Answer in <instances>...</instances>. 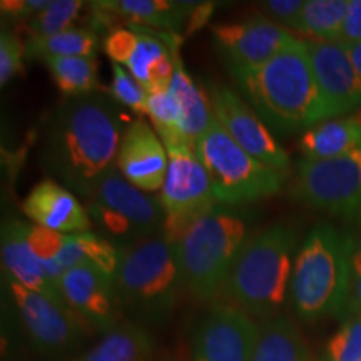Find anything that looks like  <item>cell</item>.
Segmentation results:
<instances>
[{
  "instance_id": "6da1fadb",
  "label": "cell",
  "mask_w": 361,
  "mask_h": 361,
  "mask_svg": "<svg viewBox=\"0 0 361 361\" xmlns=\"http://www.w3.org/2000/svg\"><path fill=\"white\" fill-rule=\"evenodd\" d=\"M121 112L106 96L90 94L66 99L45 126L44 168L75 196L90 200L116 168L121 137Z\"/></svg>"
},
{
  "instance_id": "7a4b0ae2",
  "label": "cell",
  "mask_w": 361,
  "mask_h": 361,
  "mask_svg": "<svg viewBox=\"0 0 361 361\" xmlns=\"http://www.w3.org/2000/svg\"><path fill=\"white\" fill-rule=\"evenodd\" d=\"M238 92L278 134H295L333 119L311 59L301 40L266 64L229 69Z\"/></svg>"
},
{
  "instance_id": "3957f363",
  "label": "cell",
  "mask_w": 361,
  "mask_h": 361,
  "mask_svg": "<svg viewBox=\"0 0 361 361\" xmlns=\"http://www.w3.org/2000/svg\"><path fill=\"white\" fill-rule=\"evenodd\" d=\"M258 213L250 206L218 204L191 223L174 243L184 288L200 300H211L256 233Z\"/></svg>"
},
{
  "instance_id": "277c9868",
  "label": "cell",
  "mask_w": 361,
  "mask_h": 361,
  "mask_svg": "<svg viewBox=\"0 0 361 361\" xmlns=\"http://www.w3.org/2000/svg\"><path fill=\"white\" fill-rule=\"evenodd\" d=\"M355 234L323 223L306 234L293 271L291 301L305 322L351 311V255Z\"/></svg>"
},
{
  "instance_id": "5b68a950",
  "label": "cell",
  "mask_w": 361,
  "mask_h": 361,
  "mask_svg": "<svg viewBox=\"0 0 361 361\" xmlns=\"http://www.w3.org/2000/svg\"><path fill=\"white\" fill-rule=\"evenodd\" d=\"M300 246L295 229L271 224L252 236L224 284L234 306L250 316L276 318L291 300L295 261Z\"/></svg>"
},
{
  "instance_id": "8992f818",
  "label": "cell",
  "mask_w": 361,
  "mask_h": 361,
  "mask_svg": "<svg viewBox=\"0 0 361 361\" xmlns=\"http://www.w3.org/2000/svg\"><path fill=\"white\" fill-rule=\"evenodd\" d=\"M114 284L121 305L139 322H168L184 286L173 243L159 234L121 247V264Z\"/></svg>"
},
{
  "instance_id": "52a82bcc",
  "label": "cell",
  "mask_w": 361,
  "mask_h": 361,
  "mask_svg": "<svg viewBox=\"0 0 361 361\" xmlns=\"http://www.w3.org/2000/svg\"><path fill=\"white\" fill-rule=\"evenodd\" d=\"M194 151L209 174L219 204L250 206L278 194L286 180V173L269 168L239 147L214 116Z\"/></svg>"
},
{
  "instance_id": "ba28073f",
  "label": "cell",
  "mask_w": 361,
  "mask_h": 361,
  "mask_svg": "<svg viewBox=\"0 0 361 361\" xmlns=\"http://www.w3.org/2000/svg\"><path fill=\"white\" fill-rule=\"evenodd\" d=\"M87 213L101 236L117 247L162 234L164 209L159 197L134 188L114 169L87 201Z\"/></svg>"
},
{
  "instance_id": "9c48e42d",
  "label": "cell",
  "mask_w": 361,
  "mask_h": 361,
  "mask_svg": "<svg viewBox=\"0 0 361 361\" xmlns=\"http://www.w3.org/2000/svg\"><path fill=\"white\" fill-rule=\"evenodd\" d=\"M293 197L340 218L361 214V144L340 157L298 162Z\"/></svg>"
},
{
  "instance_id": "30bf717a",
  "label": "cell",
  "mask_w": 361,
  "mask_h": 361,
  "mask_svg": "<svg viewBox=\"0 0 361 361\" xmlns=\"http://www.w3.org/2000/svg\"><path fill=\"white\" fill-rule=\"evenodd\" d=\"M180 35L128 25L109 30L102 49L114 64L123 66L147 92L168 89L179 59Z\"/></svg>"
},
{
  "instance_id": "8fae6325",
  "label": "cell",
  "mask_w": 361,
  "mask_h": 361,
  "mask_svg": "<svg viewBox=\"0 0 361 361\" xmlns=\"http://www.w3.org/2000/svg\"><path fill=\"white\" fill-rule=\"evenodd\" d=\"M168 149L169 164L159 201L166 219L162 236L174 245L186 228L219 202L207 171L191 146Z\"/></svg>"
},
{
  "instance_id": "7c38bea8",
  "label": "cell",
  "mask_w": 361,
  "mask_h": 361,
  "mask_svg": "<svg viewBox=\"0 0 361 361\" xmlns=\"http://www.w3.org/2000/svg\"><path fill=\"white\" fill-rule=\"evenodd\" d=\"M206 92L214 119L226 134L247 154L268 164L269 168L286 173L290 168V156L278 142L273 130L264 124L241 94L219 82L207 84Z\"/></svg>"
},
{
  "instance_id": "4fadbf2b",
  "label": "cell",
  "mask_w": 361,
  "mask_h": 361,
  "mask_svg": "<svg viewBox=\"0 0 361 361\" xmlns=\"http://www.w3.org/2000/svg\"><path fill=\"white\" fill-rule=\"evenodd\" d=\"M6 283L22 326L39 353H64L79 345L87 324L74 311L27 290L7 274Z\"/></svg>"
},
{
  "instance_id": "5bb4252c",
  "label": "cell",
  "mask_w": 361,
  "mask_h": 361,
  "mask_svg": "<svg viewBox=\"0 0 361 361\" xmlns=\"http://www.w3.org/2000/svg\"><path fill=\"white\" fill-rule=\"evenodd\" d=\"M211 37L228 69L266 64L301 42L286 27L264 17L216 24L211 27Z\"/></svg>"
},
{
  "instance_id": "9a60e30c",
  "label": "cell",
  "mask_w": 361,
  "mask_h": 361,
  "mask_svg": "<svg viewBox=\"0 0 361 361\" xmlns=\"http://www.w3.org/2000/svg\"><path fill=\"white\" fill-rule=\"evenodd\" d=\"M259 326L234 305H214L196 324L192 361H252Z\"/></svg>"
},
{
  "instance_id": "2e32d148",
  "label": "cell",
  "mask_w": 361,
  "mask_h": 361,
  "mask_svg": "<svg viewBox=\"0 0 361 361\" xmlns=\"http://www.w3.org/2000/svg\"><path fill=\"white\" fill-rule=\"evenodd\" d=\"M69 308L96 331H112L121 324V305L116 284L90 264L67 269L61 283Z\"/></svg>"
},
{
  "instance_id": "e0dca14e",
  "label": "cell",
  "mask_w": 361,
  "mask_h": 361,
  "mask_svg": "<svg viewBox=\"0 0 361 361\" xmlns=\"http://www.w3.org/2000/svg\"><path fill=\"white\" fill-rule=\"evenodd\" d=\"M168 164V149L156 130L141 117L130 121L121 137L116 161L123 178L144 192L161 191Z\"/></svg>"
},
{
  "instance_id": "ac0fdd59",
  "label": "cell",
  "mask_w": 361,
  "mask_h": 361,
  "mask_svg": "<svg viewBox=\"0 0 361 361\" xmlns=\"http://www.w3.org/2000/svg\"><path fill=\"white\" fill-rule=\"evenodd\" d=\"M316 79L335 117L361 112V75L340 44L303 40Z\"/></svg>"
},
{
  "instance_id": "d6986e66",
  "label": "cell",
  "mask_w": 361,
  "mask_h": 361,
  "mask_svg": "<svg viewBox=\"0 0 361 361\" xmlns=\"http://www.w3.org/2000/svg\"><path fill=\"white\" fill-rule=\"evenodd\" d=\"M201 2H179V0H102L90 2L92 24L96 29L111 25L114 19L128 22V25L147 27L166 30L169 34L179 32L188 27L192 30L196 8Z\"/></svg>"
},
{
  "instance_id": "ffe728a7",
  "label": "cell",
  "mask_w": 361,
  "mask_h": 361,
  "mask_svg": "<svg viewBox=\"0 0 361 361\" xmlns=\"http://www.w3.org/2000/svg\"><path fill=\"white\" fill-rule=\"evenodd\" d=\"M22 211L32 224L61 234L89 231L92 221L79 197L52 178H45L30 189L22 201Z\"/></svg>"
},
{
  "instance_id": "44dd1931",
  "label": "cell",
  "mask_w": 361,
  "mask_h": 361,
  "mask_svg": "<svg viewBox=\"0 0 361 361\" xmlns=\"http://www.w3.org/2000/svg\"><path fill=\"white\" fill-rule=\"evenodd\" d=\"M25 223L19 219H7L2 224L0 233V255H2L4 274L12 278L27 290L39 293L54 303L67 306L64 295L54 286L45 271L30 250L25 238ZM69 308V306H67Z\"/></svg>"
},
{
  "instance_id": "7402d4cb",
  "label": "cell",
  "mask_w": 361,
  "mask_h": 361,
  "mask_svg": "<svg viewBox=\"0 0 361 361\" xmlns=\"http://www.w3.org/2000/svg\"><path fill=\"white\" fill-rule=\"evenodd\" d=\"M361 144V112L333 117L305 130L300 137V151L306 161L340 157Z\"/></svg>"
},
{
  "instance_id": "603a6c76",
  "label": "cell",
  "mask_w": 361,
  "mask_h": 361,
  "mask_svg": "<svg viewBox=\"0 0 361 361\" xmlns=\"http://www.w3.org/2000/svg\"><path fill=\"white\" fill-rule=\"evenodd\" d=\"M169 87L180 107V128H183L184 141L188 146L196 147L201 135L209 129L211 121H213V111H211L206 87H201L191 78V74L184 69L183 62H179L176 67Z\"/></svg>"
},
{
  "instance_id": "cb8c5ba5",
  "label": "cell",
  "mask_w": 361,
  "mask_h": 361,
  "mask_svg": "<svg viewBox=\"0 0 361 361\" xmlns=\"http://www.w3.org/2000/svg\"><path fill=\"white\" fill-rule=\"evenodd\" d=\"M59 263L64 273L75 266L90 264L116 281L121 264V247L92 231L66 234Z\"/></svg>"
},
{
  "instance_id": "d4e9b609",
  "label": "cell",
  "mask_w": 361,
  "mask_h": 361,
  "mask_svg": "<svg viewBox=\"0 0 361 361\" xmlns=\"http://www.w3.org/2000/svg\"><path fill=\"white\" fill-rule=\"evenodd\" d=\"M152 338L141 324L123 323L74 361H147Z\"/></svg>"
},
{
  "instance_id": "484cf974",
  "label": "cell",
  "mask_w": 361,
  "mask_h": 361,
  "mask_svg": "<svg viewBox=\"0 0 361 361\" xmlns=\"http://www.w3.org/2000/svg\"><path fill=\"white\" fill-rule=\"evenodd\" d=\"M252 361H311V356L295 323L276 316L259 326Z\"/></svg>"
},
{
  "instance_id": "4316f807",
  "label": "cell",
  "mask_w": 361,
  "mask_h": 361,
  "mask_svg": "<svg viewBox=\"0 0 361 361\" xmlns=\"http://www.w3.org/2000/svg\"><path fill=\"white\" fill-rule=\"evenodd\" d=\"M27 61L45 62L62 57H96L99 37L96 29L79 27L49 37H29L25 40Z\"/></svg>"
},
{
  "instance_id": "83f0119b",
  "label": "cell",
  "mask_w": 361,
  "mask_h": 361,
  "mask_svg": "<svg viewBox=\"0 0 361 361\" xmlns=\"http://www.w3.org/2000/svg\"><path fill=\"white\" fill-rule=\"evenodd\" d=\"M348 12V0H305L295 29L306 40L338 44L343 22Z\"/></svg>"
},
{
  "instance_id": "f1b7e54d",
  "label": "cell",
  "mask_w": 361,
  "mask_h": 361,
  "mask_svg": "<svg viewBox=\"0 0 361 361\" xmlns=\"http://www.w3.org/2000/svg\"><path fill=\"white\" fill-rule=\"evenodd\" d=\"M59 92L67 99L94 94L97 87L96 57H62L44 62Z\"/></svg>"
},
{
  "instance_id": "f546056e",
  "label": "cell",
  "mask_w": 361,
  "mask_h": 361,
  "mask_svg": "<svg viewBox=\"0 0 361 361\" xmlns=\"http://www.w3.org/2000/svg\"><path fill=\"white\" fill-rule=\"evenodd\" d=\"M147 116L166 147L188 146L180 128V107L174 92L168 89L154 90L147 96Z\"/></svg>"
},
{
  "instance_id": "4dcf8cb0",
  "label": "cell",
  "mask_w": 361,
  "mask_h": 361,
  "mask_svg": "<svg viewBox=\"0 0 361 361\" xmlns=\"http://www.w3.org/2000/svg\"><path fill=\"white\" fill-rule=\"evenodd\" d=\"M24 229L27 243H29L30 250L34 251V255L37 256L40 264H42L47 278L51 279L57 290H61L62 278H64V269L61 268L59 258H61V251L62 245H64L66 234L51 231V229H45L42 226L32 223H25Z\"/></svg>"
},
{
  "instance_id": "1f68e13d",
  "label": "cell",
  "mask_w": 361,
  "mask_h": 361,
  "mask_svg": "<svg viewBox=\"0 0 361 361\" xmlns=\"http://www.w3.org/2000/svg\"><path fill=\"white\" fill-rule=\"evenodd\" d=\"M85 6L80 0H52L51 6L25 22L29 37H49L72 29V22Z\"/></svg>"
},
{
  "instance_id": "d6a6232c",
  "label": "cell",
  "mask_w": 361,
  "mask_h": 361,
  "mask_svg": "<svg viewBox=\"0 0 361 361\" xmlns=\"http://www.w3.org/2000/svg\"><path fill=\"white\" fill-rule=\"evenodd\" d=\"M324 361H361V313L351 311L329 338Z\"/></svg>"
},
{
  "instance_id": "836d02e7",
  "label": "cell",
  "mask_w": 361,
  "mask_h": 361,
  "mask_svg": "<svg viewBox=\"0 0 361 361\" xmlns=\"http://www.w3.org/2000/svg\"><path fill=\"white\" fill-rule=\"evenodd\" d=\"M112 101L124 104L130 111L147 116V89L135 80L123 66L112 64V82L109 87Z\"/></svg>"
},
{
  "instance_id": "e575fe53",
  "label": "cell",
  "mask_w": 361,
  "mask_h": 361,
  "mask_svg": "<svg viewBox=\"0 0 361 361\" xmlns=\"http://www.w3.org/2000/svg\"><path fill=\"white\" fill-rule=\"evenodd\" d=\"M25 45L12 30L0 34V85H7L24 69Z\"/></svg>"
},
{
  "instance_id": "d590c367",
  "label": "cell",
  "mask_w": 361,
  "mask_h": 361,
  "mask_svg": "<svg viewBox=\"0 0 361 361\" xmlns=\"http://www.w3.org/2000/svg\"><path fill=\"white\" fill-rule=\"evenodd\" d=\"M305 7V0H266L261 2V8L268 13L271 20L293 30L298 17Z\"/></svg>"
},
{
  "instance_id": "8d00e7d4",
  "label": "cell",
  "mask_w": 361,
  "mask_h": 361,
  "mask_svg": "<svg viewBox=\"0 0 361 361\" xmlns=\"http://www.w3.org/2000/svg\"><path fill=\"white\" fill-rule=\"evenodd\" d=\"M52 0H2V19L8 22H27L51 6Z\"/></svg>"
},
{
  "instance_id": "74e56055",
  "label": "cell",
  "mask_w": 361,
  "mask_h": 361,
  "mask_svg": "<svg viewBox=\"0 0 361 361\" xmlns=\"http://www.w3.org/2000/svg\"><path fill=\"white\" fill-rule=\"evenodd\" d=\"M338 44L343 47L361 44V0H348V12L343 22Z\"/></svg>"
},
{
  "instance_id": "f35d334b",
  "label": "cell",
  "mask_w": 361,
  "mask_h": 361,
  "mask_svg": "<svg viewBox=\"0 0 361 361\" xmlns=\"http://www.w3.org/2000/svg\"><path fill=\"white\" fill-rule=\"evenodd\" d=\"M351 311L361 313V233L355 236L351 255Z\"/></svg>"
},
{
  "instance_id": "ab89813d",
  "label": "cell",
  "mask_w": 361,
  "mask_h": 361,
  "mask_svg": "<svg viewBox=\"0 0 361 361\" xmlns=\"http://www.w3.org/2000/svg\"><path fill=\"white\" fill-rule=\"evenodd\" d=\"M345 49H346V51H348L351 62H353V66L356 67V71H358L360 75H361V44L351 45V47H345Z\"/></svg>"
}]
</instances>
